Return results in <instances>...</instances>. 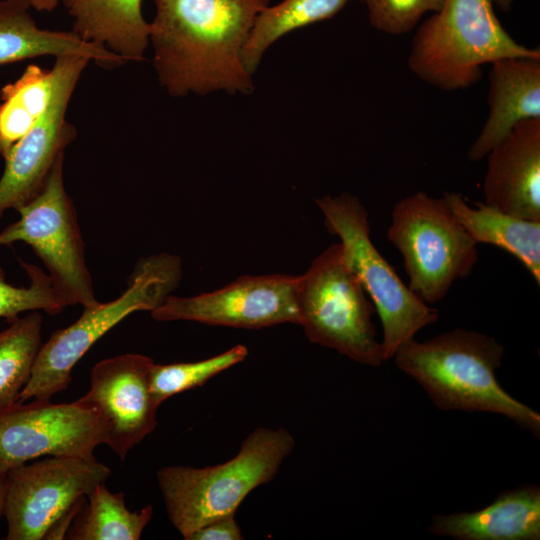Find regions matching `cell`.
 Listing matches in <instances>:
<instances>
[{"label": "cell", "instance_id": "cell-1", "mask_svg": "<svg viewBox=\"0 0 540 540\" xmlns=\"http://www.w3.org/2000/svg\"><path fill=\"white\" fill-rule=\"evenodd\" d=\"M149 43L159 83L172 96L248 94L243 48L270 0H154Z\"/></svg>", "mask_w": 540, "mask_h": 540}, {"label": "cell", "instance_id": "cell-2", "mask_svg": "<svg viewBox=\"0 0 540 540\" xmlns=\"http://www.w3.org/2000/svg\"><path fill=\"white\" fill-rule=\"evenodd\" d=\"M504 354L494 337L456 328L422 342L412 338L392 358L439 409L500 414L539 437L540 415L497 380Z\"/></svg>", "mask_w": 540, "mask_h": 540}, {"label": "cell", "instance_id": "cell-3", "mask_svg": "<svg viewBox=\"0 0 540 540\" xmlns=\"http://www.w3.org/2000/svg\"><path fill=\"white\" fill-rule=\"evenodd\" d=\"M294 445L286 429L260 427L227 462L204 468H161L157 481L170 522L187 540L203 525L235 514L251 491L272 481Z\"/></svg>", "mask_w": 540, "mask_h": 540}, {"label": "cell", "instance_id": "cell-4", "mask_svg": "<svg viewBox=\"0 0 540 540\" xmlns=\"http://www.w3.org/2000/svg\"><path fill=\"white\" fill-rule=\"evenodd\" d=\"M540 55L518 43L498 20L491 0H444L412 40L410 70L444 91L469 88L494 61Z\"/></svg>", "mask_w": 540, "mask_h": 540}, {"label": "cell", "instance_id": "cell-5", "mask_svg": "<svg viewBox=\"0 0 540 540\" xmlns=\"http://www.w3.org/2000/svg\"><path fill=\"white\" fill-rule=\"evenodd\" d=\"M181 278L179 256L160 253L141 258L127 288L117 298L83 307L74 323L56 330L41 344L17 402L50 399L66 390L74 366L102 336L130 314L157 308L179 286Z\"/></svg>", "mask_w": 540, "mask_h": 540}, {"label": "cell", "instance_id": "cell-6", "mask_svg": "<svg viewBox=\"0 0 540 540\" xmlns=\"http://www.w3.org/2000/svg\"><path fill=\"white\" fill-rule=\"evenodd\" d=\"M367 295L340 242L332 244L298 276L299 325L312 343L377 367L385 359L372 322L376 310Z\"/></svg>", "mask_w": 540, "mask_h": 540}, {"label": "cell", "instance_id": "cell-7", "mask_svg": "<svg viewBox=\"0 0 540 540\" xmlns=\"http://www.w3.org/2000/svg\"><path fill=\"white\" fill-rule=\"evenodd\" d=\"M327 230L337 235L345 259L361 281L379 315L385 361L400 345L435 323L437 309L424 302L397 275L370 237L368 213L361 201L344 192L317 198Z\"/></svg>", "mask_w": 540, "mask_h": 540}, {"label": "cell", "instance_id": "cell-8", "mask_svg": "<svg viewBox=\"0 0 540 540\" xmlns=\"http://www.w3.org/2000/svg\"><path fill=\"white\" fill-rule=\"evenodd\" d=\"M387 238L403 256L408 287L427 304L444 299L478 261L477 243L444 198L423 191L394 205Z\"/></svg>", "mask_w": 540, "mask_h": 540}, {"label": "cell", "instance_id": "cell-9", "mask_svg": "<svg viewBox=\"0 0 540 540\" xmlns=\"http://www.w3.org/2000/svg\"><path fill=\"white\" fill-rule=\"evenodd\" d=\"M64 156L55 163L42 191L18 208L19 219L0 231V246L24 242L44 264L65 307L98 302L86 264L77 214L66 192Z\"/></svg>", "mask_w": 540, "mask_h": 540}, {"label": "cell", "instance_id": "cell-10", "mask_svg": "<svg viewBox=\"0 0 540 540\" xmlns=\"http://www.w3.org/2000/svg\"><path fill=\"white\" fill-rule=\"evenodd\" d=\"M110 474L95 458L72 456H50L10 469L5 474V539H46L56 522Z\"/></svg>", "mask_w": 540, "mask_h": 540}, {"label": "cell", "instance_id": "cell-11", "mask_svg": "<svg viewBox=\"0 0 540 540\" xmlns=\"http://www.w3.org/2000/svg\"><path fill=\"white\" fill-rule=\"evenodd\" d=\"M108 434L104 416L79 400L16 402L0 413V473L41 456L94 458Z\"/></svg>", "mask_w": 540, "mask_h": 540}, {"label": "cell", "instance_id": "cell-12", "mask_svg": "<svg viewBox=\"0 0 540 540\" xmlns=\"http://www.w3.org/2000/svg\"><path fill=\"white\" fill-rule=\"evenodd\" d=\"M90 61L80 55L55 57L54 86L47 110L4 158L0 219L6 211H16L42 191L55 163L74 140L76 130L66 120V112L77 82Z\"/></svg>", "mask_w": 540, "mask_h": 540}, {"label": "cell", "instance_id": "cell-13", "mask_svg": "<svg viewBox=\"0 0 540 540\" xmlns=\"http://www.w3.org/2000/svg\"><path fill=\"white\" fill-rule=\"evenodd\" d=\"M298 276H241L215 291L190 297L170 294L151 311L156 321H195L207 325L261 329L299 324Z\"/></svg>", "mask_w": 540, "mask_h": 540}, {"label": "cell", "instance_id": "cell-14", "mask_svg": "<svg viewBox=\"0 0 540 540\" xmlns=\"http://www.w3.org/2000/svg\"><path fill=\"white\" fill-rule=\"evenodd\" d=\"M153 363L137 353L101 360L91 369L89 390L78 399L104 416L109 425L106 445L122 461L157 426L160 405L151 390Z\"/></svg>", "mask_w": 540, "mask_h": 540}, {"label": "cell", "instance_id": "cell-15", "mask_svg": "<svg viewBox=\"0 0 540 540\" xmlns=\"http://www.w3.org/2000/svg\"><path fill=\"white\" fill-rule=\"evenodd\" d=\"M486 156L484 204L540 221V118L517 124Z\"/></svg>", "mask_w": 540, "mask_h": 540}, {"label": "cell", "instance_id": "cell-16", "mask_svg": "<svg viewBox=\"0 0 540 540\" xmlns=\"http://www.w3.org/2000/svg\"><path fill=\"white\" fill-rule=\"evenodd\" d=\"M487 119L468 150L471 161L486 157L519 123L540 118V55L491 63Z\"/></svg>", "mask_w": 540, "mask_h": 540}, {"label": "cell", "instance_id": "cell-17", "mask_svg": "<svg viewBox=\"0 0 540 540\" xmlns=\"http://www.w3.org/2000/svg\"><path fill=\"white\" fill-rule=\"evenodd\" d=\"M427 530L457 540H539L540 488L524 484L478 511L435 515Z\"/></svg>", "mask_w": 540, "mask_h": 540}, {"label": "cell", "instance_id": "cell-18", "mask_svg": "<svg viewBox=\"0 0 540 540\" xmlns=\"http://www.w3.org/2000/svg\"><path fill=\"white\" fill-rule=\"evenodd\" d=\"M29 0H0V65L39 56L80 55L103 67L125 62L105 48L81 39L71 31L40 28Z\"/></svg>", "mask_w": 540, "mask_h": 540}, {"label": "cell", "instance_id": "cell-19", "mask_svg": "<svg viewBox=\"0 0 540 540\" xmlns=\"http://www.w3.org/2000/svg\"><path fill=\"white\" fill-rule=\"evenodd\" d=\"M81 39L105 48L125 63L142 61L149 44L143 0H59Z\"/></svg>", "mask_w": 540, "mask_h": 540}, {"label": "cell", "instance_id": "cell-20", "mask_svg": "<svg viewBox=\"0 0 540 540\" xmlns=\"http://www.w3.org/2000/svg\"><path fill=\"white\" fill-rule=\"evenodd\" d=\"M443 198L477 244H491L515 256L540 285V221L508 215L482 202L471 207L458 192L446 191Z\"/></svg>", "mask_w": 540, "mask_h": 540}, {"label": "cell", "instance_id": "cell-21", "mask_svg": "<svg viewBox=\"0 0 540 540\" xmlns=\"http://www.w3.org/2000/svg\"><path fill=\"white\" fill-rule=\"evenodd\" d=\"M54 86L52 69L29 64L0 91V155L3 159L47 110Z\"/></svg>", "mask_w": 540, "mask_h": 540}, {"label": "cell", "instance_id": "cell-22", "mask_svg": "<svg viewBox=\"0 0 540 540\" xmlns=\"http://www.w3.org/2000/svg\"><path fill=\"white\" fill-rule=\"evenodd\" d=\"M350 0H283L257 16L243 48L242 61L253 75L266 50L284 35L332 18Z\"/></svg>", "mask_w": 540, "mask_h": 540}, {"label": "cell", "instance_id": "cell-23", "mask_svg": "<svg viewBox=\"0 0 540 540\" xmlns=\"http://www.w3.org/2000/svg\"><path fill=\"white\" fill-rule=\"evenodd\" d=\"M88 504L80 509L69 531L72 540H138L150 522L153 507L130 511L122 492H110L101 483L87 497Z\"/></svg>", "mask_w": 540, "mask_h": 540}, {"label": "cell", "instance_id": "cell-24", "mask_svg": "<svg viewBox=\"0 0 540 540\" xmlns=\"http://www.w3.org/2000/svg\"><path fill=\"white\" fill-rule=\"evenodd\" d=\"M42 315L32 311L0 331V413L18 401L42 344Z\"/></svg>", "mask_w": 540, "mask_h": 540}, {"label": "cell", "instance_id": "cell-25", "mask_svg": "<svg viewBox=\"0 0 540 540\" xmlns=\"http://www.w3.org/2000/svg\"><path fill=\"white\" fill-rule=\"evenodd\" d=\"M247 355V348L239 344L216 356L196 362L153 363L150 372L153 396L161 405L173 395L202 386L217 374L242 362Z\"/></svg>", "mask_w": 540, "mask_h": 540}, {"label": "cell", "instance_id": "cell-26", "mask_svg": "<svg viewBox=\"0 0 540 540\" xmlns=\"http://www.w3.org/2000/svg\"><path fill=\"white\" fill-rule=\"evenodd\" d=\"M21 266L30 279L28 286L8 283L0 265V318L9 322L24 312L44 311L50 315L60 313L65 306L57 296L47 272L24 261H21Z\"/></svg>", "mask_w": 540, "mask_h": 540}, {"label": "cell", "instance_id": "cell-27", "mask_svg": "<svg viewBox=\"0 0 540 540\" xmlns=\"http://www.w3.org/2000/svg\"><path fill=\"white\" fill-rule=\"evenodd\" d=\"M371 25L388 35H403L418 24L424 14L437 12L444 0H364Z\"/></svg>", "mask_w": 540, "mask_h": 540}, {"label": "cell", "instance_id": "cell-28", "mask_svg": "<svg viewBox=\"0 0 540 540\" xmlns=\"http://www.w3.org/2000/svg\"><path fill=\"white\" fill-rule=\"evenodd\" d=\"M234 514L215 519L195 530L187 540H241Z\"/></svg>", "mask_w": 540, "mask_h": 540}, {"label": "cell", "instance_id": "cell-29", "mask_svg": "<svg viewBox=\"0 0 540 540\" xmlns=\"http://www.w3.org/2000/svg\"><path fill=\"white\" fill-rule=\"evenodd\" d=\"M5 488V475L0 473V518L4 514Z\"/></svg>", "mask_w": 540, "mask_h": 540}, {"label": "cell", "instance_id": "cell-30", "mask_svg": "<svg viewBox=\"0 0 540 540\" xmlns=\"http://www.w3.org/2000/svg\"><path fill=\"white\" fill-rule=\"evenodd\" d=\"M493 5H496L504 12H508L511 9L513 0H491Z\"/></svg>", "mask_w": 540, "mask_h": 540}]
</instances>
